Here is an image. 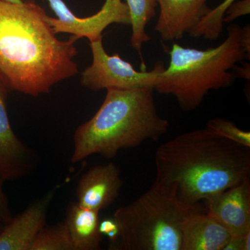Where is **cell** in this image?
<instances>
[{
  "label": "cell",
  "instance_id": "cell-1",
  "mask_svg": "<svg viewBox=\"0 0 250 250\" xmlns=\"http://www.w3.org/2000/svg\"><path fill=\"white\" fill-rule=\"evenodd\" d=\"M46 16L34 0H0V80L9 91L38 97L78 73V39L59 40Z\"/></svg>",
  "mask_w": 250,
  "mask_h": 250
},
{
  "label": "cell",
  "instance_id": "cell-2",
  "mask_svg": "<svg viewBox=\"0 0 250 250\" xmlns=\"http://www.w3.org/2000/svg\"><path fill=\"white\" fill-rule=\"evenodd\" d=\"M156 181L175 184L183 201L197 205L250 178V147L206 126L156 149Z\"/></svg>",
  "mask_w": 250,
  "mask_h": 250
},
{
  "label": "cell",
  "instance_id": "cell-3",
  "mask_svg": "<svg viewBox=\"0 0 250 250\" xmlns=\"http://www.w3.org/2000/svg\"><path fill=\"white\" fill-rule=\"evenodd\" d=\"M228 32L220 45L207 49L174 43L169 66L159 74L154 90L172 95L181 109L191 111L210 90L229 88L238 77L250 79V67L238 65L250 58V25L229 24Z\"/></svg>",
  "mask_w": 250,
  "mask_h": 250
},
{
  "label": "cell",
  "instance_id": "cell-4",
  "mask_svg": "<svg viewBox=\"0 0 250 250\" xmlns=\"http://www.w3.org/2000/svg\"><path fill=\"white\" fill-rule=\"evenodd\" d=\"M153 91L152 87L106 90L98 111L75 130L71 162L94 154L113 159L122 149L161 139L170 124L158 113Z\"/></svg>",
  "mask_w": 250,
  "mask_h": 250
},
{
  "label": "cell",
  "instance_id": "cell-5",
  "mask_svg": "<svg viewBox=\"0 0 250 250\" xmlns=\"http://www.w3.org/2000/svg\"><path fill=\"white\" fill-rule=\"evenodd\" d=\"M199 207L183 201L175 184L155 180L136 200L116 210L119 239L108 249L181 250L184 220Z\"/></svg>",
  "mask_w": 250,
  "mask_h": 250
},
{
  "label": "cell",
  "instance_id": "cell-6",
  "mask_svg": "<svg viewBox=\"0 0 250 250\" xmlns=\"http://www.w3.org/2000/svg\"><path fill=\"white\" fill-rule=\"evenodd\" d=\"M93 62L81 75V83L93 91L102 89L131 90L143 87L154 88L159 74L164 70V62H156L151 71H137L119 54L109 55L104 47L103 39L90 41Z\"/></svg>",
  "mask_w": 250,
  "mask_h": 250
},
{
  "label": "cell",
  "instance_id": "cell-7",
  "mask_svg": "<svg viewBox=\"0 0 250 250\" xmlns=\"http://www.w3.org/2000/svg\"><path fill=\"white\" fill-rule=\"evenodd\" d=\"M57 18L46 16L54 34L67 33L76 39L87 38L90 41L103 39V31L112 24H131L129 9L122 0H106L96 14L78 18L70 11L63 0H47Z\"/></svg>",
  "mask_w": 250,
  "mask_h": 250
},
{
  "label": "cell",
  "instance_id": "cell-8",
  "mask_svg": "<svg viewBox=\"0 0 250 250\" xmlns=\"http://www.w3.org/2000/svg\"><path fill=\"white\" fill-rule=\"evenodd\" d=\"M9 90L0 80V177L5 182L29 175L36 170L39 157L15 134L8 115Z\"/></svg>",
  "mask_w": 250,
  "mask_h": 250
},
{
  "label": "cell",
  "instance_id": "cell-9",
  "mask_svg": "<svg viewBox=\"0 0 250 250\" xmlns=\"http://www.w3.org/2000/svg\"><path fill=\"white\" fill-rule=\"evenodd\" d=\"M206 212L228 229L231 236L250 232V179L205 200Z\"/></svg>",
  "mask_w": 250,
  "mask_h": 250
},
{
  "label": "cell",
  "instance_id": "cell-10",
  "mask_svg": "<svg viewBox=\"0 0 250 250\" xmlns=\"http://www.w3.org/2000/svg\"><path fill=\"white\" fill-rule=\"evenodd\" d=\"M55 193L54 188L4 225L0 233V250H30L36 236L45 226Z\"/></svg>",
  "mask_w": 250,
  "mask_h": 250
},
{
  "label": "cell",
  "instance_id": "cell-11",
  "mask_svg": "<svg viewBox=\"0 0 250 250\" xmlns=\"http://www.w3.org/2000/svg\"><path fill=\"white\" fill-rule=\"evenodd\" d=\"M123 185L121 170L114 163L94 166L79 180L77 202L84 208L100 211L116 201Z\"/></svg>",
  "mask_w": 250,
  "mask_h": 250
},
{
  "label": "cell",
  "instance_id": "cell-12",
  "mask_svg": "<svg viewBox=\"0 0 250 250\" xmlns=\"http://www.w3.org/2000/svg\"><path fill=\"white\" fill-rule=\"evenodd\" d=\"M160 14L154 27L165 41L179 40L210 11L207 0H156Z\"/></svg>",
  "mask_w": 250,
  "mask_h": 250
},
{
  "label": "cell",
  "instance_id": "cell-13",
  "mask_svg": "<svg viewBox=\"0 0 250 250\" xmlns=\"http://www.w3.org/2000/svg\"><path fill=\"white\" fill-rule=\"evenodd\" d=\"M231 237L226 228L199 207L184 220L181 250H223Z\"/></svg>",
  "mask_w": 250,
  "mask_h": 250
},
{
  "label": "cell",
  "instance_id": "cell-14",
  "mask_svg": "<svg viewBox=\"0 0 250 250\" xmlns=\"http://www.w3.org/2000/svg\"><path fill=\"white\" fill-rule=\"evenodd\" d=\"M64 222L75 250L101 249L103 236L99 231L100 211L84 208L77 202H70Z\"/></svg>",
  "mask_w": 250,
  "mask_h": 250
},
{
  "label": "cell",
  "instance_id": "cell-15",
  "mask_svg": "<svg viewBox=\"0 0 250 250\" xmlns=\"http://www.w3.org/2000/svg\"><path fill=\"white\" fill-rule=\"evenodd\" d=\"M127 5L131 21V45L139 54L142 61L143 71L146 70V65L143 59V44L150 41L151 38L146 33L147 24L156 16L157 3L156 0H125Z\"/></svg>",
  "mask_w": 250,
  "mask_h": 250
},
{
  "label": "cell",
  "instance_id": "cell-16",
  "mask_svg": "<svg viewBox=\"0 0 250 250\" xmlns=\"http://www.w3.org/2000/svg\"><path fill=\"white\" fill-rule=\"evenodd\" d=\"M30 250H75L65 222L44 227L37 235Z\"/></svg>",
  "mask_w": 250,
  "mask_h": 250
},
{
  "label": "cell",
  "instance_id": "cell-17",
  "mask_svg": "<svg viewBox=\"0 0 250 250\" xmlns=\"http://www.w3.org/2000/svg\"><path fill=\"white\" fill-rule=\"evenodd\" d=\"M237 0H224L215 9H211L200 22L189 33L193 38H203L205 40L215 41L223 29V19L229 8Z\"/></svg>",
  "mask_w": 250,
  "mask_h": 250
},
{
  "label": "cell",
  "instance_id": "cell-18",
  "mask_svg": "<svg viewBox=\"0 0 250 250\" xmlns=\"http://www.w3.org/2000/svg\"><path fill=\"white\" fill-rule=\"evenodd\" d=\"M207 127L216 131L226 139L250 147V133L238 128L232 122L223 118H213L208 121Z\"/></svg>",
  "mask_w": 250,
  "mask_h": 250
},
{
  "label": "cell",
  "instance_id": "cell-19",
  "mask_svg": "<svg viewBox=\"0 0 250 250\" xmlns=\"http://www.w3.org/2000/svg\"><path fill=\"white\" fill-rule=\"evenodd\" d=\"M99 231L103 236L107 237L110 247L114 246L119 239L120 229L113 218H106L99 224Z\"/></svg>",
  "mask_w": 250,
  "mask_h": 250
},
{
  "label": "cell",
  "instance_id": "cell-20",
  "mask_svg": "<svg viewBox=\"0 0 250 250\" xmlns=\"http://www.w3.org/2000/svg\"><path fill=\"white\" fill-rule=\"evenodd\" d=\"M250 13V0H240L234 3L227 11L223 23L231 24L233 21L241 16H246Z\"/></svg>",
  "mask_w": 250,
  "mask_h": 250
},
{
  "label": "cell",
  "instance_id": "cell-21",
  "mask_svg": "<svg viewBox=\"0 0 250 250\" xmlns=\"http://www.w3.org/2000/svg\"><path fill=\"white\" fill-rule=\"evenodd\" d=\"M4 182V179L0 177V224L1 225L9 223L13 218L9 200L3 190Z\"/></svg>",
  "mask_w": 250,
  "mask_h": 250
},
{
  "label": "cell",
  "instance_id": "cell-22",
  "mask_svg": "<svg viewBox=\"0 0 250 250\" xmlns=\"http://www.w3.org/2000/svg\"><path fill=\"white\" fill-rule=\"evenodd\" d=\"M250 232L243 236H231L223 250H250Z\"/></svg>",
  "mask_w": 250,
  "mask_h": 250
},
{
  "label": "cell",
  "instance_id": "cell-23",
  "mask_svg": "<svg viewBox=\"0 0 250 250\" xmlns=\"http://www.w3.org/2000/svg\"><path fill=\"white\" fill-rule=\"evenodd\" d=\"M8 2L13 3V4H22L24 3L23 0H4Z\"/></svg>",
  "mask_w": 250,
  "mask_h": 250
},
{
  "label": "cell",
  "instance_id": "cell-24",
  "mask_svg": "<svg viewBox=\"0 0 250 250\" xmlns=\"http://www.w3.org/2000/svg\"><path fill=\"white\" fill-rule=\"evenodd\" d=\"M3 228H4V225H1V224H0V233H1V231H2Z\"/></svg>",
  "mask_w": 250,
  "mask_h": 250
}]
</instances>
